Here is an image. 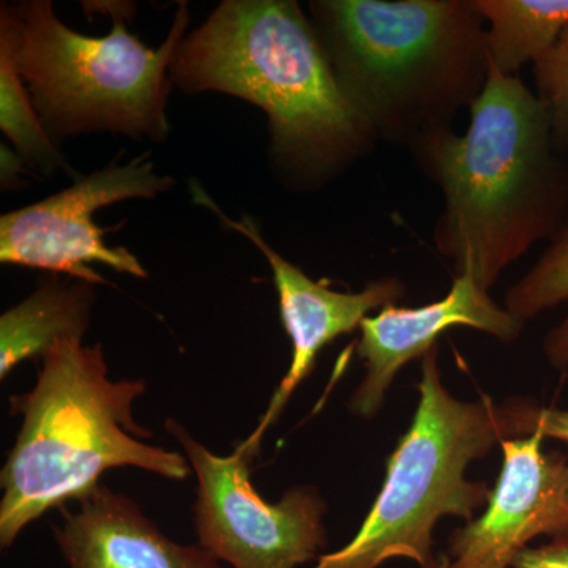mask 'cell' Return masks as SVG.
<instances>
[{
	"label": "cell",
	"instance_id": "3957f363",
	"mask_svg": "<svg viewBox=\"0 0 568 568\" xmlns=\"http://www.w3.org/2000/svg\"><path fill=\"white\" fill-rule=\"evenodd\" d=\"M336 80L377 141L416 148L450 132L489 77L474 0H313Z\"/></svg>",
	"mask_w": 568,
	"mask_h": 568
},
{
	"label": "cell",
	"instance_id": "ba28073f",
	"mask_svg": "<svg viewBox=\"0 0 568 568\" xmlns=\"http://www.w3.org/2000/svg\"><path fill=\"white\" fill-rule=\"evenodd\" d=\"M173 185L174 179L153 171L148 155L126 164L112 162L40 203L3 213L0 263L65 274L93 286L110 282L93 272L92 264L148 278L133 253L104 244L106 231L97 226L93 216L100 209L121 201L153 200Z\"/></svg>",
	"mask_w": 568,
	"mask_h": 568
},
{
	"label": "cell",
	"instance_id": "9a60e30c",
	"mask_svg": "<svg viewBox=\"0 0 568 568\" xmlns=\"http://www.w3.org/2000/svg\"><path fill=\"white\" fill-rule=\"evenodd\" d=\"M0 129L26 163L44 174L69 171V164L44 130L24 81L6 44H0Z\"/></svg>",
	"mask_w": 568,
	"mask_h": 568
},
{
	"label": "cell",
	"instance_id": "4fadbf2b",
	"mask_svg": "<svg viewBox=\"0 0 568 568\" xmlns=\"http://www.w3.org/2000/svg\"><path fill=\"white\" fill-rule=\"evenodd\" d=\"M95 286L55 275L0 316V379L29 358L43 357L61 339H82L91 323Z\"/></svg>",
	"mask_w": 568,
	"mask_h": 568
},
{
	"label": "cell",
	"instance_id": "44dd1931",
	"mask_svg": "<svg viewBox=\"0 0 568 568\" xmlns=\"http://www.w3.org/2000/svg\"><path fill=\"white\" fill-rule=\"evenodd\" d=\"M24 160L21 159L20 155L10 151L9 148H6V144H2L0 148V170H2V186L3 189H21V174L28 173L24 170Z\"/></svg>",
	"mask_w": 568,
	"mask_h": 568
},
{
	"label": "cell",
	"instance_id": "d6986e66",
	"mask_svg": "<svg viewBox=\"0 0 568 568\" xmlns=\"http://www.w3.org/2000/svg\"><path fill=\"white\" fill-rule=\"evenodd\" d=\"M510 568H568V541L552 540L538 548H525Z\"/></svg>",
	"mask_w": 568,
	"mask_h": 568
},
{
	"label": "cell",
	"instance_id": "5b68a950",
	"mask_svg": "<svg viewBox=\"0 0 568 568\" xmlns=\"http://www.w3.org/2000/svg\"><path fill=\"white\" fill-rule=\"evenodd\" d=\"M182 2L159 50L145 47L114 17L112 31L88 37L67 28L50 0L2 7L6 44L51 140L88 133L166 140L170 67L189 28Z\"/></svg>",
	"mask_w": 568,
	"mask_h": 568
},
{
	"label": "cell",
	"instance_id": "e0dca14e",
	"mask_svg": "<svg viewBox=\"0 0 568 568\" xmlns=\"http://www.w3.org/2000/svg\"><path fill=\"white\" fill-rule=\"evenodd\" d=\"M532 74L556 141L568 153V28L552 50L534 63Z\"/></svg>",
	"mask_w": 568,
	"mask_h": 568
},
{
	"label": "cell",
	"instance_id": "6da1fadb",
	"mask_svg": "<svg viewBox=\"0 0 568 568\" xmlns=\"http://www.w3.org/2000/svg\"><path fill=\"white\" fill-rule=\"evenodd\" d=\"M469 115L466 133L435 134L409 152L444 194L433 231L437 252L455 275L470 272L489 291L567 222L568 153L536 92L491 63Z\"/></svg>",
	"mask_w": 568,
	"mask_h": 568
},
{
	"label": "cell",
	"instance_id": "9c48e42d",
	"mask_svg": "<svg viewBox=\"0 0 568 568\" xmlns=\"http://www.w3.org/2000/svg\"><path fill=\"white\" fill-rule=\"evenodd\" d=\"M545 436L503 440L504 465L481 517L448 537L439 568H510L538 536L568 541V458Z\"/></svg>",
	"mask_w": 568,
	"mask_h": 568
},
{
	"label": "cell",
	"instance_id": "ffe728a7",
	"mask_svg": "<svg viewBox=\"0 0 568 568\" xmlns=\"http://www.w3.org/2000/svg\"><path fill=\"white\" fill-rule=\"evenodd\" d=\"M545 354L549 364L560 372L568 369V316L559 325L549 331L544 343Z\"/></svg>",
	"mask_w": 568,
	"mask_h": 568
},
{
	"label": "cell",
	"instance_id": "277c9868",
	"mask_svg": "<svg viewBox=\"0 0 568 568\" xmlns=\"http://www.w3.org/2000/svg\"><path fill=\"white\" fill-rule=\"evenodd\" d=\"M41 361L32 390L10 398L22 422L0 473L2 549L51 508L88 496L114 467L170 480L192 474L182 452L145 443L152 433L134 420V403L148 383L112 381L102 346L61 339Z\"/></svg>",
	"mask_w": 568,
	"mask_h": 568
},
{
	"label": "cell",
	"instance_id": "8992f818",
	"mask_svg": "<svg viewBox=\"0 0 568 568\" xmlns=\"http://www.w3.org/2000/svg\"><path fill=\"white\" fill-rule=\"evenodd\" d=\"M418 390L413 425L388 458L386 480L364 525L345 548L320 556L313 568H377L394 558L439 568L433 556L436 523L447 515L473 521L474 511L488 504L491 489L466 480V469L496 444L521 437L519 402H459L440 381L437 346L422 357Z\"/></svg>",
	"mask_w": 568,
	"mask_h": 568
},
{
	"label": "cell",
	"instance_id": "ac0fdd59",
	"mask_svg": "<svg viewBox=\"0 0 568 568\" xmlns=\"http://www.w3.org/2000/svg\"><path fill=\"white\" fill-rule=\"evenodd\" d=\"M519 417H521L523 437L538 432L545 436V439L552 437L568 444V410L544 409V407L534 406L532 403L521 402Z\"/></svg>",
	"mask_w": 568,
	"mask_h": 568
},
{
	"label": "cell",
	"instance_id": "7a4b0ae2",
	"mask_svg": "<svg viewBox=\"0 0 568 568\" xmlns=\"http://www.w3.org/2000/svg\"><path fill=\"white\" fill-rule=\"evenodd\" d=\"M170 80L186 93L222 92L261 108L272 160L295 189L324 185L377 142L294 0H224L179 44Z\"/></svg>",
	"mask_w": 568,
	"mask_h": 568
},
{
	"label": "cell",
	"instance_id": "30bf717a",
	"mask_svg": "<svg viewBox=\"0 0 568 568\" xmlns=\"http://www.w3.org/2000/svg\"><path fill=\"white\" fill-rule=\"evenodd\" d=\"M192 192L197 204L211 209L227 227L245 235L264 254L274 275L283 327L293 343L290 369L272 395L260 424L252 435L235 446L254 459L267 429L282 416L297 387L312 375L317 354L339 336L353 334L373 310H383L402 301L405 284L398 278H384L369 283L361 293L332 291L323 283L313 282L301 267L276 253L265 242L252 216L244 215L234 222L213 203L200 183H192Z\"/></svg>",
	"mask_w": 568,
	"mask_h": 568
},
{
	"label": "cell",
	"instance_id": "7c38bea8",
	"mask_svg": "<svg viewBox=\"0 0 568 568\" xmlns=\"http://www.w3.org/2000/svg\"><path fill=\"white\" fill-rule=\"evenodd\" d=\"M62 507L52 525L55 544L69 568H226L200 545L170 540L133 499L99 485Z\"/></svg>",
	"mask_w": 568,
	"mask_h": 568
},
{
	"label": "cell",
	"instance_id": "8fae6325",
	"mask_svg": "<svg viewBox=\"0 0 568 568\" xmlns=\"http://www.w3.org/2000/svg\"><path fill=\"white\" fill-rule=\"evenodd\" d=\"M470 327L510 343L525 324L489 297L470 272L455 275L454 286L443 301L403 308L386 306L361 324L357 354L365 362L366 375L351 396V413L369 418L379 413L396 373L437 346L448 328Z\"/></svg>",
	"mask_w": 568,
	"mask_h": 568
},
{
	"label": "cell",
	"instance_id": "2e32d148",
	"mask_svg": "<svg viewBox=\"0 0 568 568\" xmlns=\"http://www.w3.org/2000/svg\"><path fill=\"white\" fill-rule=\"evenodd\" d=\"M568 302V220L532 268L506 294V310L523 324Z\"/></svg>",
	"mask_w": 568,
	"mask_h": 568
},
{
	"label": "cell",
	"instance_id": "5bb4252c",
	"mask_svg": "<svg viewBox=\"0 0 568 568\" xmlns=\"http://www.w3.org/2000/svg\"><path fill=\"white\" fill-rule=\"evenodd\" d=\"M487 29L489 63L518 77L552 50L568 28V0H474Z\"/></svg>",
	"mask_w": 568,
	"mask_h": 568
},
{
	"label": "cell",
	"instance_id": "52a82bcc",
	"mask_svg": "<svg viewBox=\"0 0 568 568\" xmlns=\"http://www.w3.org/2000/svg\"><path fill=\"white\" fill-rule=\"evenodd\" d=\"M164 428L196 476L193 519L200 547L233 568H295L320 559L327 547V507L315 487H294L278 503H267L252 484L253 458L241 448L219 457L175 418Z\"/></svg>",
	"mask_w": 568,
	"mask_h": 568
}]
</instances>
